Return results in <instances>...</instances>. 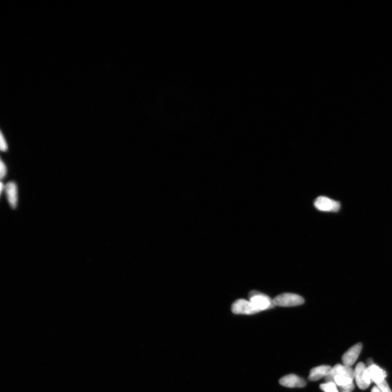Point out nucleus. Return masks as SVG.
<instances>
[{"label":"nucleus","instance_id":"obj_1","mask_svg":"<svg viewBox=\"0 0 392 392\" xmlns=\"http://www.w3.org/2000/svg\"><path fill=\"white\" fill-rule=\"evenodd\" d=\"M249 300L253 304L259 313L261 311L274 308L273 300L269 296L258 291H252L249 294Z\"/></svg>","mask_w":392,"mask_h":392},{"label":"nucleus","instance_id":"obj_2","mask_svg":"<svg viewBox=\"0 0 392 392\" xmlns=\"http://www.w3.org/2000/svg\"><path fill=\"white\" fill-rule=\"evenodd\" d=\"M275 306L290 308L298 306L305 303V300L299 295L291 293H284L279 295L273 299Z\"/></svg>","mask_w":392,"mask_h":392},{"label":"nucleus","instance_id":"obj_3","mask_svg":"<svg viewBox=\"0 0 392 392\" xmlns=\"http://www.w3.org/2000/svg\"><path fill=\"white\" fill-rule=\"evenodd\" d=\"M315 207L324 212H337L340 209V203L325 196H320L316 199Z\"/></svg>","mask_w":392,"mask_h":392},{"label":"nucleus","instance_id":"obj_4","mask_svg":"<svg viewBox=\"0 0 392 392\" xmlns=\"http://www.w3.org/2000/svg\"><path fill=\"white\" fill-rule=\"evenodd\" d=\"M232 312L235 314L252 315L259 313L250 300L239 299L232 306Z\"/></svg>","mask_w":392,"mask_h":392},{"label":"nucleus","instance_id":"obj_5","mask_svg":"<svg viewBox=\"0 0 392 392\" xmlns=\"http://www.w3.org/2000/svg\"><path fill=\"white\" fill-rule=\"evenodd\" d=\"M336 375H344L355 379L354 370L350 366L336 364L332 368L329 375L326 377V382H333L334 377Z\"/></svg>","mask_w":392,"mask_h":392},{"label":"nucleus","instance_id":"obj_6","mask_svg":"<svg viewBox=\"0 0 392 392\" xmlns=\"http://www.w3.org/2000/svg\"><path fill=\"white\" fill-rule=\"evenodd\" d=\"M363 345L362 343H358L352 346L342 356V361L343 364L350 366L353 365L358 360L363 349Z\"/></svg>","mask_w":392,"mask_h":392},{"label":"nucleus","instance_id":"obj_7","mask_svg":"<svg viewBox=\"0 0 392 392\" xmlns=\"http://www.w3.org/2000/svg\"><path fill=\"white\" fill-rule=\"evenodd\" d=\"M280 384L286 388H304L306 382L300 377L295 374H289L283 377L280 380Z\"/></svg>","mask_w":392,"mask_h":392},{"label":"nucleus","instance_id":"obj_8","mask_svg":"<svg viewBox=\"0 0 392 392\" xmlns=\"http://www.w3.org/2000/svg\"><path fill=\"white\" fill-rule=\"evenodd\" d=\"M8 202L13 209H16L18 204V188L14 182H9L5 187Z\"/></svg>","mask_w":392,"mask_h":392},{"label":"nucleus","instance_id":"obj_9","mask_svg":"<svg viewBox=\"0 0 392 392\" xmlns=\"http://www.w3.org/2000/svg\"><path fill=\"white\" fill-rule=\"evenodd\" d=\"M354 379L344 375H336L333 382L336 386L339 387L340 390H344L351 392L354 390Z\"/></svg>","mask_w":392,"mask_h":392},{"label":"nucleus","instance_id":"obj_10","mask_svg":"<svg viewBox=\"0 0 392 392\" xmlns=\"http://www.w3.org/2000/svg\"><path fill=\"white\" fill-rule=\"evenodd\" d=\"M332 368L330 365H320L311 369L308 379L311 381H318L326 378L330 372Z\"/></svg>","mask_w":392,"mask_h":392},{"label":"nucleus","instance_id":"obj_11","mask_svg":"<svg viewBox=\"0 0 392 392\" xmlns=\"http://www.w3.org/2000/svg\"><path fill=\"white\" fill-rule=\"evenodd\" d=\"M366 369V366L363 363H360L356 366L355 373V379H356L357 385L361 390H364L368 389L369 386L366 384L364 380V373Z\"/></svg>","mask_w":392,"mask_h":392},{"label":"nucleus","instance_id":"obj_12","mask_svg":"<svg viewBox=\"0 0 392 392\" xmlns=\"http://www.w3.org/2000/svg\"><path fill=\"white\" fill-rule=\"evenodd\" d=\"M368 369L371 380L374 382L376 385L385 380L387 376L386 371L381 369L379 366L372 364L368 366Z\"/></svg>","mask_w":392,"mask_h":392},{"label":"nucleus","instance_id":"obj_13","mask_svg":"<svg viewBox=\"0 0 392 392\" xmlns=\"http://www.w3.org/2000/svg\"><path fill=\"white\" fill-rule=\"evenodd\" d=\"M320 388L324 392H339L337 387L333 382H326L320 385Z\"/></svg>","mask_w":392,"mask_h":392},{"label":"nucleus","instance_id":"obj_14","mask_svg":"<svg viewBox=\"0 0 392 392\" xmlns=\"http://www.w3.org/2000/svg\"><path fill=\"white\" fill-rule=\"evenodd\" d=\"M376 386H378L383 392H392L389 384L385 380L381 382L380 383L376 384Z\"/></svg>","mask_w":392,"mask_h":392},{"label":"nucleus","instance_id":"obj_15","mask_svg":"<svg viewBox=\"0 0 392 392\" xmlns=\"http://www.w3.org/2000/svg\"><path fill=\"white\" fill-rule=\"evenodd\" d=\"M0 148H1V151L5 152L8 149V146L7 144V142L6 140L3 136L2 133H1V135H0Z\"/></svg>","mask_w":392,"mask_h":392},{"label":"nucleus","instance_id":"obj_16","mask_svg":"<svg viewBox=\"0 0 392 392\" xmlns=\"http://www.w3.org/2000/svg\"><path fill=\"white\" fill-rule=\"evenodd\" d=\"M7 170L6 165L3 163L2 160H1V164H0V177H1V179H2L5 176H6L7 171Z\"/></svg>","mask_w":392,"mask_h":392},{"label":"nucleus","instance_id":"obj_17","mask_svg":"<svg viewBox=\"0 0 392 392\" xmlns=\"http://www.w3.org/2000/svg\"><path fill=\"white\" fill-rule=\"evenodd\" d=\"M371 392H382L380 389L378 388V386H374L373 387V389H371Z\"/></svg>","mask_w":392,"mask_h":392},{"label":"nucleus","instance_id":"obj_18","mask_svg":"<svg viewBox=\"0 0 392 392\" xmlns=\"http://www.w3.org/2000/svg\"><path fill=\"white\" fill-rule=\"evenodd\" d=\"M3 187H4V185H3L2 183L1 182V187H0V193H1V194H2V193L3 189V188L5 189V188H3Z\"/></svg>","mask_w":392,"mask_h":392},{"label":"nucleus","instance_id":"obj_19","mask_svg":"<svg viewBox=\"0 0 392 392\" xmlns=\"http://www.w3.org/2000/svg\"><path fill=\"white\" fill-rule=\"evenodd\" d=\"M340 392H349V391H345V390H340Z\"/></svg>","mask_w":392,"mask_h":392}]
</instances>
